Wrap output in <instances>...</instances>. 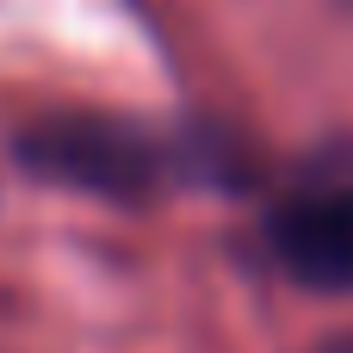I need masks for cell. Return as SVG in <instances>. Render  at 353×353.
Returning a JSON list of instances; mask_svg holds the SVG:
<instances>
[{"mask_svg": "<svg viewBox=\"0 0 353 353\" xmlns=\"http://www.w3.org/2000/svg\"><path fill=\"white\" fill-rule=\"evenodd\" d=\"M12 155L56 186L99 192V199H149L168 180H180L192 161L180 155L174 137L137 124V118H105V112H56L19 130Z\"/></svg>", "mask_w": 353, "mask_h": 353, "instance_id": "cell-1", "label": "cell"}, {"mask_svg": "<svg viewBox=\"0 0 353 353\" xmlns=\"http://www.w3.org/2000/svg\"><path fill=\"white\" fill-rule=\"evenodd\" d=\"M267 248L285 279L310 292H353V143L298 168L267 211Z\"/></svg>", "mask_w": 353, "mask_h": 353, "instance_id": "cell-2", "label": "cell"}]
</instances>
